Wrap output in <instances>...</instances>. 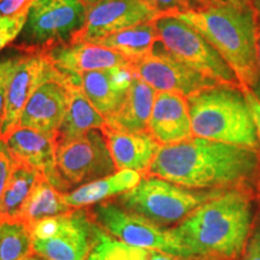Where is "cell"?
Segmentation results:
<instances>
[{"label":"cell","mask_w":260,"mask_h":260,"mask_svg":"<svg viewBox=\"0 0 260 260\" xmlns=\"http://www.w3.org/2000/svg\"><path fill=\"white\" fill-rule=\"evenodd\" d=\"M256 65H258V83H256V86H258V84H260V28L259 27H258V39H256ZM258 94L260 95V93ZM258 94H256V95H258Z\"/></svg>","instance_id":"cell-36"},{"label":"cell","mask_w":260,"mask_h":260,"mask_svg":"<svg viewBox=\"0 0 260 260\" xmlns=\"http://www.w3.org/2000/svg\"><path fill=\"white\" fill-rule=\"evenodd\" d=\"M29 229L32 251L47 260H86L100 232L89 207L42 219Z\"/></svg>","instance_id":"cell-6"},{"label":"cell","mask_w":260,"mask_h":260,"mask_svg":"<svg viewBox=\"0 0 260 260\" xmlns=\"http://www.w3.org/2000/svg\"><path fill=\"white\" fill-rule=\"evenodd\" d=\"M132 70L157 92H175L187 98L219 84L172 56L159 41L148 56L132 64Z\"/></svg>","instance_id":"cell-12"},{"label":"cell","mask_w":260,"mask_h":260,"mask_svg":"<svg viewBox=\"0 0 260 260\" xmlns=\"http://www.w3.org/2000/svg\"><path fill=\"white\" fill-rule=\"evenodd\" d=\"M32 253L27 224L21 220H0V260H23Z\"/></svg>","instance_id":"cell-26"},{"label":"cell","mask_w":260,"mask_h":260,"mask_svg":"<svg viewBox=\"0 0 260 260\" xmlns=\"http://www.w3.org/2000/svg\"><path fill=\"white\" fill-rule=\"evenodd\" d=\"M148 260H205L199 258H182V256H176L168 254V253H162L158 251H152L151 256Z\"/></svg>","instance_id":"cell-35"},{"label":"cell","mask_w":260,"mask_h":260,"mask_svg":"<svg viewBox=\"0 0 260 260\" xmlns=\"http://www.w3.org/2000/svg\"><path fill=\"white\" fill-rule=\"evenodd\" d=\"M134 76L132 65L93 70L81 75V87L90 104L106 119L122 106Z\"/></svg>","instance_id":"cell-18"},{"label":"cell","mask_w":260,"mask_h":260,"mask_svg":"<svg viewBox=\"0 0 260 260\" xmlns=\"http://www.w3.org/2000/svg\"><path fill=\"white\" fill-rule=\"evenodd\" d=\"M71 86L67 79L45 81L25 105L18 126L56 136L69 107Z\"/></svg>","instance_id":"cell-15"},{"label":"cell","mask_w":260,"mask_h":260,"mask_svg":"<svg viewBox=\"0 0 260 260\" xmlns=\"http://www.w3.org/2000/svg\"><path fill=\"white\" fill-rule=\"evenodd\" d=\"M15 164L16 160L10 152L8 144L4 139L0 138V198L10 180Z\"/></svg>","instance_id":"cell-31"},{"label":"cell","mask_w":260,"mask_h":260,"mask_svg":"<svg viewBox=\"0 0 260 260\" xmlns=\"http://www.w3.org/2000/svg\"><path fill=\"white\" fill-rule=\"evenodd\" d=\"M87 9L82 0H39L29 10L17 47L45 52L68 44L82 30Z\"/></svg>","instance_id":"cell-8"},{"label":"cell","mask_w":260,"mask_h":260,"mask_svg":"<svg viewBox=\"0 0 260 260\" xmlns=\"http://www.w3.org/2000/svg\"><path fill=\"white\" fill-rule=\"evenodd\" d=\"M56 160L70 191L118 171L102 129H92L79 139L57 146Z\"/></svg>","instance_id":"cell-10"},{"label":"cell","mask_w":260,"mask_h":260,"mask_svg":"<svg viewBox=\"0 0 260 260\" xmlns=\"http://www.w3.org/2000/svg\"><path fill=\"white\" fill-rule=\"evenodd\" d=\"M68 79L52 65L46 54L40 51H25L16 57L15 69L6 90L5 117L2 139H6L19 125L22 112L32 93L45 81ZM70 82L73 81L69 80Z\"/></svg>","instance_id":"cell-11"},{"label":"cell","mask_w":260,"mask_h":260,"mask_svg":"<svg viewBox=\"0 0 260 260\" xmlns=\"http://www.w3.org/2000/svg\"><path fill=\"white\" fill-rule=\"evenodd\" d=\"M86 9L82 30L71 42H94L116 31L158 18L144 0H98Z\"/></svg>","instance_id":"cell-13"},{"label":"cell","mask_w":260,"mask_h":260,"mask_svg":"<svg viewBox=\"0 0 260 260\" xmlns=\"http://www.w3.org/2000/svg\"><path fill=\"white\" fill-rule=\"evenodd\" d=\"M224 190L194 189L153 175H142L138 186L113 201L155 225L174 228Z\"/></svg>","instance_id":"cell-5"},{"label":"cell","mask_w":260,"mask_h":260,"mask_svg":"<svg viewBox=\"0 0 260 260\" xmlns=\"http://www.w3.org/2000/svg\"><path fill=\"white\" fill-rule=\"evenodd\" d=\"M142 175L134 170H118L110 176L99 178L64 194L71 209L92 207L94 205L116 199L133 189L141 181Z\"/></svg>","instance_id":"cell-21"},{"label":"cell","mask_w":260,"mask_h":260,"mask_svg":"<svg viewBox=\"0 0 260 260\" xmlns=\"http://www.w3.org/2000/svg\"><path fill=\"white\" fill-rule=\"evenodd\" d=\"M187 99L194 136L258 149V130L241 87L218 84Z\"/></svg>","instance_id":"cell-4"},{"label":"cell","mask_w":260,"mask_h":260,"mask_svg":"<svg viewBox=\"0 0 260 260\" xmlns=\"http://www.w3.org/2000/svg\"><path fill=\"white\" fill-rule=\"evenodd\" d=\"M157 90L134 76L122 106L107 117L106 126L126 133H147Z\"/></svg>","instance_id":"cell-20"},{"label":"cell","mask_w":260,"mask_h":260,"mask_svg":"<svg viewBox=\"0 0 260 260\" xmlns=\"http://www.w3.org/2000/svg\"><path fill=\"white\" fill-rule=\"evenodd\" d=\"M102 130L117 170H134L145 175L161 147L148 132H119L106 125Z\"/></svg>","instance_id":"cell-19"},{"label":"cell","mask_w":260,"mask_h":260,"mask_svg":"<svg viewBox=\"0 0 260 260\" xmlns=\"http://www.w3.org/2000/svg\"><path fill=\"white\" fill-rule=\"evenodd\" d=\"M197 29L235 73L242 89L258 83V18L247 0H207L195 11L176 16Z\"/></svg>","instance_id":"cell-3"},{"label":"cell","mask_w":260,"mask_h":260,"mask_svg":"<svg viewBox=\"0 0 260 260\" xmlns=\"http://www.w3.org/2000/svg\"><path fill=\"white\" fill-rule=\"evenodd\" d=\"M256 148L193 138L161 146L145 175H153L194 189H229L259 174Z\"/></svg>","instance_id":"cell-1"},{"label":"cell","mask_w":260,"mask_h":260,"mask_svg":"<svg viewBox=\"0 0 260 260\" xmlns=\"http://www.w3.org/2000/svg\"><path fill=\"white\" fill-rule=\"evenodd\" d=\"M105 124V118L90 104L82 87L71 86L69 107L56 135L57 146L79 139L92 129H103Z\"/></svg>","instance_id":"cell-22"},{"label":"cell","mask_w":260,"mask_h":260,"mask_svg":"<svg viewBox=\"0 0 260 260\" xmlns=\"http://www.w3.org/2000/svg\"><path fill=\"white\" fill-rule=\"evenodd\" d=\"M44 53L52 65L76 86H81V75L84 73L132 65V61L118 52L92 42H68Z\"/></svg>","instance_id":"cell-14"},{"label":"cell","mask_w":260,"mask_h":260,"mask_svg":"<svg viewBox=\"0 0 260 260\" xmlns=\"http://www.w3.org/2000/svg\"><path fill=\"white\" fill-rule=\"evenodd\" d=\"M148 133L160 146L175 145L193 138L187 96L175 92H157Z\"/></svg>","instance_id":"cell-17"},{"label":"cell","mask_w":260,"mask_h":260,"mask_svg":"<svg viewBox=\"0 0 260 260\" xmlns=\"http://www.w3.org/2000/svg\"><path fill=\"white\" fill-rule=\"evenodd\" d=\"M29 12L8 17H0V51L11 45L22 34Z\"/></svg>","instance_id":"cell-29"},{"label":"cell","mask_w":260,"mask_h":260,"mask_svg":"<svg viewBox=\"0 0 260 260\" xmlns=\"http://www.w3.org/2000/svg\"><path fill=\"white\" fill-rule=\"evenodd\" d=\"M16 161L40 171L61 193L70 191L57 169L56 136L18 126L4 139Z\"/></svg>","instance_id":"cell-16"},{"label":"cell","mask_w":260,"mask_h":260,"mask_svg":"<svg viewBox=\"0 0 260 260\" xmlns=\"http://www.w3.org/2000/svg\"><path fill=\"white\" fill-rule=\"evenodd\" d=\"M0 2H2V0H0Z\"/></svg>","instance_id":"cell-40"},{"label":"cell","mask_w":260,"mask_h":260,"mask_svg":"<svg viewBox=\"0 0 260 260\" xmlns=\"http://www.w3.org/2000/svg\"><path fill=\"white\" fill-rule=\"evenodd\" d=\"M40 176V171L16 161L0 198V220H19L22 211Z\"/></svg>","instance_id":"cell-24"},{"label":"cell","mask_w":260,"mask_h":260,"mask_svg":"<svg viewBox=\"0 0 260 260\" xmlns=\"http://www.w3.org/2000/svg\"><path fill=\"white\" fill-rule=\"evenodd\" d=\"M39 0H2L0 2V17H8L29 12Z\"/></svg>","instance_id":"cell-32"},{"label":"cell","mask_w":260,"mask_h":260,"mask_svg":"<svg viewBox=\"0 0 260 260\" xmlns=\"http://www.w3.org/2000/svg\"><path fill=\"white\" fill-rule=\"evenodd\" d=\"M253 201L248 191L225 189L172 228L189 258L236 260L252 233Z\"/></svg>","instance_id":"cell-2"},{"label":"cell","mask_w":260,"mask_h":260,"mask_svg":"<svg viewBox=\"0 0 260 260\" xmlns=\"http://www.w3.org/2000/svg\"><path fill=\"white\" fill-rule=\"evenodd\" d=\"M159 42L169 53L219 84L241 87L235 73L219 52L186 22L174 16L155 19Z\"/></svg>","instance_id":"cell-7"},{"label":"cell","mask_w":260,"mask_h":260,"mask_svg":"<svg viewBox=\"0 0 260 260\" xmlns=\"http://www.w3.org/2000/svg\"><path fill=\"white\" fill-rule=\"evenodd\" d=\"M148 8L157 15V17L164 16H176L195 11L206 4L207 0H144Z\"/></svg>","instance_id":"cell-28"},{"label":"cell","mask_w":260,"mask_h":260,"mask_svg":"<svg viewBox=\"0 0 260 260\" xmlns=\"http://www.w3.org/2000/svg\"><path fill=\"white\" fill-rule=\"evenodd\" d=\"M82 2H83V4L86 5V8H87V6H88V5L93 4V3H95V2H98V0H82Z\"/></svg>","instance_id":"cell-39"},{"label":"cell","mask_w":260,"mask_h":260,"mask_svg":"<svg viewBox=\"0 0 260 260\" xmlns=\"http://www.w3.org/2000/svg\"><path fill=\"white\" fill-rule=\"evenodd\" d=\"M89 209L94 220L104 232L126 245L189 258L172 228L155 225L112 200L94 205Z\"/></svg>","instance_id":"cell-9"},{"label":"cell","mask_w":260,"mask_h":260,"mask_svg":"<svg viewBox=\"0 0 260 260\" xmlns=\"http://www.w3.org/2000/svg\"><path fill=\"white\" fill-rule=\"evenodd\" d=\"M251 4L253 6V9H254L256 18H258V21H259L260 19V0H252Z\"/></svg>","instance_id":"cell-37"},{"label":"cell","mask_w":260,"mask_h":260,"mask_svg":"<svg viewBox=\"0 0 260 260\" xmlns=\"http://www.w3.org/2000/svg\"><path fill=\"white\" fill-rule=\"evenodd\" d=\"M159 41L155 19L99 39L92 44L118 52L133 63L148 56Z\"/></svg>","instance_id":"cell-23"},{"label":"cell","mask_w":260,"mask_h":260,"mask_svg":"<svg viewBox=\"0 0 260 260\" xmlns=\"http://www.w3.org/2000/svg\"><path fill=\"white\" fill-rule=\"evenodd\" d=\"M15 63L16 57L0 60V138H2V128L5 117L6 90H8L10 77L15 69Z\"/></svg>","instance_id":"cell-30"},{"label":"cell","mask_w":260,"mask_h":260,"mask_svg":"<svg viewBox=\"0 0 260 260\" xmlns=\"http://www.w3.org/2000/svg\"><path fill=\"white\" fill-rule=\"evenodd\" d=\"M71 210L73 209L65 201L64 193L58 190L45 175L41 174L22 211L19 220L30 228L42 219L60 216Z\"/></svg>","instance_id":"cell-25"},{"label":"cell","mask_w":260,"mask_h":260,"mask_svg":"<svg viewBox=\"0 0 260 260\" xmlns=\"http://www.w3.org/2000/svg\"><path fill=\"white\" fill-rule=\"evenodd\" d=\"M23 260H47L45 258H42V256L35 254V253H32V254H30L29 256H27V258L23 259Z\"/></svg>","instance_id":"cell-38"},{"label":"cell","mask_w":260,"mask_h":260,"mask_svg":"<svg viewBox=\"0 0 260 260\" xmlns=\"http://www.w3.org/2000/svg\"><path fill=\"white\" fill-rule=\"evenodd\" d=\"M242 255V260H260V220L255 224Z\"/></svg>","instance_id":"cell-33"},{"label":"cell","mask_w":260,"mask_h":260,"mask_svg":"<svg viewBox=\"0 0 260 260\" xmlns=\"http://www.w3.org/2000/svg\"><path fill=\"white\" fill-rule=\"evenodd\" d=\"M245 92V95L247 98V102L249 104V107L252 110L253 118H254L256 130H258V136L260 141V96L256 95L252 89H242Z\"/></svg>","instance_id":"cell-34"},{"label":"cell","mask_w":260,"mask_h":260,"mask_svg":"<svg viewBox=\"0 0 260 260\" xmlns=\"http://www.w3.org/2000/svg\"><path fill=\"white\" fill-rule=\"evenodd\" d=\"M151 253V249L126 245L100 228L96 242L86 260H148Z\"/></svg>","instance_id":"cell-27"}]
</instances>
